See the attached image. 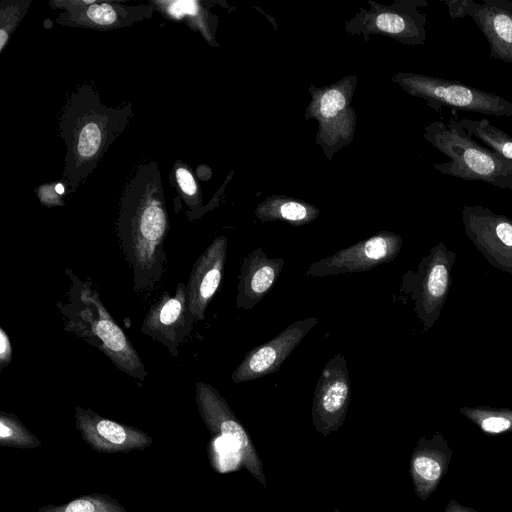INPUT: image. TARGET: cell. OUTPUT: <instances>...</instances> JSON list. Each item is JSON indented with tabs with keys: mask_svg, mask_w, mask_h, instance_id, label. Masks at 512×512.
Listing matches in <instances>:
<instances>
[{
	"mask_svg": "<svg viewBox=\"0 0 512 512\" xmlns=\"http://www.w3.org/2000/svg\"><path fill=\"white\" fill-rule=\"evenodd\" d=\"M161 173L156 162L139 166L120 200L118 236L134 275V291L147 292L165 271L169 232Z\"/></svg>",
	"mask_w": 512,
	"mask_h": 512,
	"instance_id": "cell-1",
	"label": "cell"
},
{
	"mask_svg": "<svg viewBox=\"0 0 512 512\" xmlns=\"http://www.w3.org/2000/svg\"><path fill=\"white\" fill-rule=\"evenodd\" d=\"M131 115V104L108 107L89 85H83L71 95L60 122L66 146L63 176L71 191L97 167L128 125Z\"/></svg>",
	"mask_w": 512,
	"mask_h": 512,
	"instance_id": "cell-2",
	"label": "cell"
},
{
	"mask_svg": "<svg viewBox=\"0 0 512 512\" xmlns=\"http://www.w3.org/2000/svg\"><path fill=\"white\" fill-rule=\"evenodd\" d=\"M69 302L61 308L65 330L103 352L122 372L145 380L147 370L138 352L107 311L97 291L71 274Z\"/></svg>",
	"mask_w": 512,
	"mask_h": 512,
	"instance_id": "cell-3",
	"label": "cell"
},
{
	"mask_svg": "<svg viewBox=\"0 0 512 512\" xmlns=\"http://www.w3.org/2000/svg\"><path fill=\"white\" fill-rule=\"evenodd\" d=\"M424 138L448 158L434 165L440 173L512 190V160L475 141L456 119L432 121L424 128Z\"/></svg>",
	"mask_w": 512,
	"mask_h": 512,
	"instance_id": "cell-4",
	"label": "cell"
},
{
	"mask_svg": "<svg viewBox=\"0 0 512 512\" xmlns=\"http://www.w3.org/2000/svg\"><path fill=\"white\" fill-rule=\"evenodd\" d=\"M409 94L420 97L438 110L442 106L492 116H512V103L500 95L421 74L399 73L394 77Z\"/></svg>",
	"mask_w": 512,
	"mask_h": 512,
	"instance_id": "cell-5",
	"label": "cell"
},
{
	"mask_svg": "<svg viewBox=\"0 0 512 512\" xmlns=\"http://www.w3.org/2000/svg\"><path fill=\"white\" fill-rule=\"evenodd\" d=\"M195 386L197 409L209 432L223 438L234 449L240 464L266 486L263 462L249 434L225 398L210 384L198 381Z\"/></svg>",
	"mask_w": 512,
	"mask_h": 512,
	"instance_id": "cell-6",
	"label": "cell"
},
{
	"mask_svg": "<svg viewBox=\"0 0 512 512\" xmlns=\"http://www.w3.org/2000/svg\"><path fill=\"white\" fill-rule=\"evenodd\" d=\"M351 399V383L343 353L334 355L324 366L315 386L312 422L323 436L338 430L344 423Z\"/></svg>",
	"mask_w": 512,
	"mask_h": 512,
	"instance_id": "cell-7",
	"label": "cell"
},
{
	"mask_svg": "<svg viewBox=\"0 0 512 512\" xmlns=\"http://www.w3.org/2000/svg\"><path fill=\"white\" fill-rule=\"evenodd\" d=\"M401 246L402 239L399 235L381 231L331 256L313 262L308 266L306 275L327 277L368 271L392 261L398 255Z\"/></svg>",
	"mask_w": 512,
	"mask_h": 512,
	"instance_id": "cell-8",
	"label": "cell"
},
{
	"mask_svg": "<svg viewBox=\"0 0 512 512\" xmlns=\"http://www.w3.org/2000/svg\"><path fill=\"white\" fill-rule=\"evenodd\" d=\"M195 322L188 309L186 284L178 283L174 294L165 291L147 312L141 332L164 345L173 355L188 337Z\"/></svg>",
	"mask_w": 512,
	"mask_h": 512,
	"instance_id": "cell-9",
	"label": "cell"
},
{
	"mask_svg": "<svg viewBox=\"0 0 512 512\" xmlns=\"http://www.w3.org/2000/svg\"><path fill=\"white\" fill-rule=\"evenodd\" d=\"M451 17H470L485 36L490 56L512 63V2L508 0L448 1Z\"/></svg>",
	"mask_w": 512,
	"mask_h": 512,
	"instance_id": "cell-10",
	"label": "cell"
},
{
	"mask_svg": "<svg viewBox=\"0 0 512 512\" xmlns=\"http://www.w3.org/2000/svg\"><path fill=\"white\" fill-rule=\"evenodd\" d=\"M75 426L83 441L102 454L143 451L154 439L134 426L107 419L91 409L75 408Z\"/></svg>",
	"mask_w": 512,
	"mask_h": 512,
	"instance_id": "cell-11",
	"label": "cell"
},
{
	"mask_svg": "<svg viewBox=\"0 0 512 512\" xmlns=\"http://www.w3.org/2000/svg\"><path fill=\"white\" fill-rule=\"evenodd\" d=\"M317 323L318 318L309 317L289 324L276 337L247 352L231 380L239 384L277 372Z\"/></svg>",
	"mask_w": 512,
	"mask_h": 512,
	"instance_id": "cell-12",
	"label": "cell"
},
{
	"mask_svg": "<svg viewBox=\"0 0 512 512\" xmlns=\"http://www.w3.org/2000/svg\"><path fill=\"white\" fill-rule=\"evenodd\" d=\"M50 5L64 10L57 19L61 25L96 30L130 26L150 18L155 10L150 3L141 6H125L118 2L72 0L53 1Z\"/></svg>",
	"mask_w": 512,
	"mask_h": 512,
	"instance_id": "cell-13",
	"label": "cell"
},
{
	"mask_svg": "<svg viewBox=\"0 0 512 512\" xmlns=\"http://www.w3.org/2000/svg\"><path fill=\"white\" fill-rule=\"evenodd\" d=\"M227 246V238L217 236L192 267L186 289L188 309L195 321L205 318L206 309L221 285Z\"/></svg>",
	"mask_w": 512,
	"mask_h": 512,
	"instance_id": "cell-14",
	"label": "cell"
},
{
	"mask_svg": "<svg viewBox=\"0 0 512 512\" xmlns=\"http://www.w3.org/2000/svg\"><path fill=\"white\" fill-rule=\"evenodd\" d=\"M284 264L283 258H269L262 248L248 253L240 265L236 307L244 310L254 308L271 290Z\"/></svg>",
	"mask_w": 512,
	"mask_h": 512,
	"instance_id": "cell-15",
	"label": "cell"
},
{
	"mask_svg": "<svg viewBox=\"0 0 512 512\" xmlns=\"http://www.w3.org/2000/svg\"><path fill=\"white\" fill-rule=\"evenodd\" d=\"M451 456L452 450L441 434L418 441L410 458V476L418 498L426 500L436 490Z\"/></svg>",
	"mask_w": 512,
	"mask_h": 512,
	"instance_id": "cell-16",
	"label": "cell"
},
{
	"mask_svg": "<svg viewBox=\"0 0 512 512\" xmlns=\"http://www.w3.org/2000/svg\"><path fill=\"white\" fill-rule=\"evenodd\" d=\"M351 91L343 82L317 91L309 112L320 121L321 135L326 142L347 138L350 126L349 101Z\"/></svg>",
	"mask_w": 512,
	"mask_h": 512,
	"instance_id": "cell-17",
	"label": "cell"
},
{
	"mask_svg": "<svg viewBox=\"0 0 512 512\" xmlns=\"http://www.w3.org/2000/svg\"><path fill=\"white\" fill-rule=\"evenodd\" d=\"M256 216L261 221H287L291 225L301 226L313 222L319 210L308 203L286 197H271L258 205Z\"/></svg>",
	"mask_w": 512,
	"mask_h": 512,
	"instance_id": "cell-18",
	"label": "cell"
},
{
	"mask_svg": "<svg viewBox=\"0 0 512 512\" xmlns=\"http://www.w3.org/2000/svg\"><path fill=\"white\" fill-rule=\"evenodd\" d=\"M150 4L165 17L184 21L192 29L199 31L207 41L212 40L208 23V11L198 1H151Z\"/></svg>",
	"mask_w": 512,
	"mask_h": 512,
	"instance_id": "cell-19",
	"label": "cell"
},
{
	"mask_svg": "<svg viewBox=\"0 0 512 512\" xmlns=\"http://www.w3.org/2000/svg\"><path fill=\"white\" fill-rule=\"evenodd\" d=\"M456 121L471 137H476L486 147L512 160V136L492 125L488 119L456 118Z\"/></svg>",
	"mask_w": 512,
	"mask_h": 512,
	"instance_id": "cell-20",
	"label": "cell"
},
{
	"mask_svg": "<svg viewBox=\"0 0 512 512\" xmlns=\"http://www.w3.org/2000/svg\"><path fill=\"white\" fill-rule=\"evenodd\" d=\"M38 512H128L115 497L104 493L81 495L67 503L48 504Z\"/></svg>",
	"mask_w": 512,
	"mask_h": 512,
	"instance_id": "cell-21",
	"label": "cell"
},
{
	"mask_svg": "<svg viewBox=\"0 0 512 512\" xmlns=\"http://www.w3.org/2000/svg\"><path fill=\"white\" fill-rule=\"evenodd\" d=\"M40 445L41 440L28 430L16 415L0 412V446L27 450Z\"/></svg>",
	"mask_w": 512,
	"mask_h": 512,
	"instance_id": "cell-22",
	"label": "cell"
},
{
	"mask_svg": "<svg viewBox=\"0 0 512 512\" xmlns=\"http://www.w3.org/2000/svg\"><path fill=\"white\" fill-rule=\"evenodd\" d=\"M447 286L448 271L446 266L440 261L431 263L421 282L420 308L428 311L435 301L443 297Z\"/></svg>",
	"mask_w": 512,
	"mask_h": 512,
	"instance_id": "cell-23",
	"label": "cell"
},
{
	"mask_svg": "<svg viewBox=\"0 0 512 512\" xmlns=\"http://www.w3.org/2000/svg\"><path fill=\"white\" fill-rule=\"evenodd\" d=\"M462 412L486 434L496 435L512 431V411L462 409Z\"/></svg>",
	"mask_w": 512,
	"mask_h": 512,
	"instance_id": "cell-24",
	"label": "cell"
},
{
	"mask_svg": "<svg viewBox=\"0 0 512 512\" xmlns=\"http://www.w3.org/2000/svg\"><path fill=\"white\" fill-rule=\"evenodd\" d=\"M30 0L22 1H5L1 2L0 8V51L2 52L5 45L10 39L11 34L26 14Z\"/></svg>",
	"mask_w": 512,
	"mask_h": 512,
	"instance_id": "cell-25",
	"label": "cell"
},
{
	"mask_svg": "<svg viewBox=\"0 0 512 512\" xmlns=\"http://www.w3.org/2000/svg\"><path fill=\"white\" fill-rule=\"evenodd\" d=\"M174 176L187 208L191 214L196 212L201 207V196L193 173L181 164L174 167Z\"/></svg>",
	"mask_w": 512,
	"mask_h": 512,
	"instance_id": "cell-26",
	"label": "cell"
},
{
	"mask_svg": "<svg viewBox=\"0 0 512 512\" xmlns=\"http://www.w3.org/2000/svg\"><path fill=\"white\" fill-rule=\"evenodd\" d=\"M12 360V347L6 331L0 328V370L7 367Z\"/></svg>",
	"mask_w": 512,
	"mask_h": 512,
	"instance_id": "cell-27",
	"label": "cell"
},
{
	"mask_svg": "<svg viewBox=\"0 0 512 512\" xmlns=\"http://www.w3.org/2000/svg\"><path fill=\"white\" fill-rule=\"evenodd\" d=\"M38 197L42 204L46 206L63 205L60 201L59 195L55 191V185L53 187L47 185L40 188Z\"/></svg>",
	"mask_w": 512,
	"mask_h": 512,
	"instance_id": "cell-28",
	"label": "cell"
},
{
	"mask_svg": "<svg viewBox=\"0 0 512 512\" xmlns=\"http://www.w3.org/2000/svg\"><path fill=\"white\" fill-rule=\"evenodd\" d=\"M444 512H477L473 508L464 507L460 505L458 502L451 500L449 504L446 506Z\"/></svg>",
	"mask_w": 512,
	"mask_h": 512,
	"instance_id": "cell-29",
	"label": "cell"
},
{
	"mask_svg": "<svg viewBox=\"0 0 512 512\" xmlns=\"http://www.w3.org/2000/svg\"><path fill=\"white\" fill-rule=\"evenodd\" d=\"M55 191L59 196L63 195L65 193V186L61 182H58L55 184Z\"/></svg>",
	"mask_w": 512,
	"mask_h": 512,
	"instance_id": "cell-30",
	"label": "cell"
}]
</instances>
